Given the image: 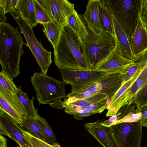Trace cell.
<instances>
[{
	"label": "cell",
	"mask_w": 147,
	"mask_h": 147,
	"mask_svg": "<svg viewBox=\"0 0 147 147\" xmlns=\"http://www.w3.org/2000/svg\"><path fill=\"white\" fill-rule=\"evenodd\" d=\"M53 49L54 62L58 69L73 71L92 69L82 38L67 24L63 27Z\"/></svg>",
	"instance_id": "1"
},
{
	"label": "cell",
	"mask_w": 147,
	"mask_h": 147,
	"mask_svg": "<svg viewBox=\"0 0 147 147\" xmlns=\"http://www.w3.org/2000/svg\"><path fill=\"white\" fill-rule=\"evenodd\" d=\"M21 33L9 24L0 22V63L2 71L13 79L20 74V63L24 52Z\"/></svg>",
	"instance_id": "2"
},
{
	"label": "cell",
	"mask_w": 147,
	"mask_h": 147,
	"mask_svg": "<svg viewBox=\"0 0 147 147\" xmlns=\"http://www.w3.org/2000/svg\"><path fill=\"white\" fill-rule=\"evenodd\" d=\"M105 2L130 43L140 17L142 0H106Z\"/></svg>",
	"instance_id": "3"
},
{
	"label": "cell",
	"mask_w": 147,
	"mask_h": 147,
	"mask_svg": "<svg viewBox=\"0 0 147 147\" xmlns=\"http://www.w3.org/2000/svg\"><path fill=\"white\" fill-rule=\"evenodd\" d=\"M31 82L36 92L39 104H49L51 106L66 97V83L42 73L36 72L31 77Z\"/></svg>",
	"instance_id": "4"
},
{
	"label": "cell",
	"mask_w": 147,
	"mask_h": 147,
	"mask_svg": "<svg viewBox=\"0 0 147 147\" xmlns=\"http://www.w3.org/2000/svg\"><path fill=\"white\" fill-rule=\"evenodd\" d=\"M82 39L85 45L87 60L92 69L106 58L116 46L114 37L104 31L99 35L90 31L87 36Z\"/></svg>",
	"instance_id": "5"
},
{
	"label": "cell",
	"mask_w": 147,
	"mask_h": 147,
	"mask_svg": "<svg viewBox=\"0 0 147 147\" xmlns=\"http://www.w3.org/2000/svg\"><path fill=\"white\" fill-rule=\"evenodd\" d=\"M18 24L20 32L24 35L26 46L30 49L42 74L47 75L52 63L51 53L45 49L36 38L32 28L22 17L18 11L14 10L10 13Z\"/></svg>",
	"instance_id": "6"
},
{
	"label": "cell",
	"mask_w": 147,
	"mask_h": 147,
	"mask_svg": "<svg viewBox=\"0 0 147 147\" xmlns=\"http://www.w3.org/2000/svg\"><path fill=\"white\" fill-rule=\"evenodd\" d=\"M61 72L63 82L71 86V93H76L92 86L103 79L110 72L93 70L73 71L58 69Z\"/></svg>",
	"instance_id": "7"
},
{
	"label": "cell",
	"mask_w": 147,
	"mask_h": 147,
	"mask_svg": "<svg viewBox=\"0 0 147 147\" xmlns=\"http://www.w3.org/2000/svg\"><path fill=\"white\" fill-rule=\"evenodd\" d=\"M142 122H123L112 126V131L120 147H140Z\"/></svg>",
	"instance_id": "8"
},
{
	"label": "cell",
	"mask_w": 147,
	"mask_h": 147,
	"mask_svg": "<svg viewBox=\"0 0 147 147\" xmlns=\"http://www.w3.org/2000/svg\"><path fill=\"white\" fill-rule=\"evenodd\" d=\"M0 109L10 115L19 125L22 123L23 116L27 115L25 108L17 95L0 85Z\"/></svg>",
	"instance_id": "9"
},
{
	"label": "cell",
	"mask_w": 147,
	"mask_h": 147,
	"mask_svg": "<svg viewBox=\"0 0 147 147\" xmlns=\"http://www.w3.org/2000/svg\"><path fill=\"white\" fill-rule=\"evenodd\" d=\"M134 63L135 61L123 57L115 49L106 58L93 67L92 70L125 75Z\"/></svg>",
	"instance_id": "10"
},
{
	"label": "cell",
	"mask_w": 147,
	"mask_h": 147,
	"mask_svg": "<svg viewBox=\"0 0 147 147\" xmlns=\"http://www.w3.org/2000/svg\"><path fill=\"white\" fill-rule=\"evenodd\" d=\"M142 70L138 71L131 78L123 84L113 96L108 100L107 117L117 115L119 110L125 106L128 102L130 90L138 79Z\"/></svg>",
	"instance_id": "11"
},
{
	"label": "cell",
	"mask_w": 147,
	"mask_h": 147,
	"mask_svg": "<svg viewBox=\"0 0 147 147\" xmlns=\"http://www.w3.org/2000/svg\"><path fill=\"white\" fill-rule=\"evenodd\" d=\"M84 127L104 147H120L112 131V126L102 125L99 120L92 123H86Z\"/></svg>",
	"instance_id": "12"
},
{
	"label": "cell",
	"mask_w": 147,
	"mask_h": 147,
	"mask_svg": "<svg viewBox=\"0 0 147 147\" xmlns=\"http://www.w3.org/2000/svg\"><path fill=\"white\" fill-rule=\"evenodd\" d=\"M99 0H89L83 15L90 30L93 34L98 35L101 34L103 31L99 15Z\"/></svg>",
	"instance_id": "13"
},
{
	"label": "cell",
	"mask_w": 147,
	"mask_h": 147,
	"mask_svg": "<svg viewBox=\"0 0 147 147\" xmlns=\"http://www.w3.org/2000/svg\"><path fill=\"white\" fill-rule=\"evenodd\" d=\"M52 15L60 26L67 24L69 17L74 13V4L67 0H49Z\"/></svg>",
	"instance_id": "14"
},
{
	"label": "cell",
	"mask_w": 147,
	"mask_h": 147,
	"mask_svg": "<svg viewBox=\"0 0 147 147\" xmlns=\"http://www.w3.org/2000/svg\"><path fill=\"white\" fill-rule=\"evenodd\" d=\"M112 17L116 43V50L123 57L134 61L135 58L127 35L119 24L112 15Z\"/></svg>",
	"instance_id": "15"
},
{
	"label": "cell",
	"mask_w": 147,
	"mask_h": 147,
	"mask_svg": "<svg viewBox=\"0 0 147 147\" xmlns=\"http://www.w3.org/2000/svg\"><path fill=\"white\" fill-rule=\"evenodd\" d=\"M124 76L121 74H111L93 85L97 92L106 94L109 100L121 86Z\"/></svg>",
	"instance_id": "16"
},
{
	"label": "cell",
	"mask_w": 147,
	"mask_h": 147,
	"mask_svg": "<svg viewBox=\"0 0 147 147\" xmlns=\"http://www.w3.org/2000/svg\"><path fill=\"white\" fill-rule=\"evenodd\" d=\"M130 44L135 60L147 49V27L142 21L141 16L134 32Z\"/></svg>",
	"instance_id": "17"
},
{
	"label": "cell",
	"mask_w": 147,
	"mask_h": 147,
	"mask_svg": "<svg viewBox=\"0 0 147 147\" xmlns=\"http://www.w3.org/2000/svg\"><path fill=\"white\" fill-rule=\"evenodd\" d=\"M0 123L2 124L13 138L22 147H31L25 140L21 128L14 119L0 109Z\"/></svg>",
	"instance_id": "18"
},
{
	"label": "cell",
	"mask_w": 147,
	"mask_h": 147,
	"mask_svg": "<svg viewBox=\"0 0 147 147\" xmlns=\"http://www.w3.org/2000/svg\"><path fill=\"white\" fill-rule=\"evenodd\" d=\"M143 67L138 79L130 89L127 103H134L138 92L147 85V49L141 55Z\"/></svg>",
	"instance_id": "19"
},
{
	"label": "cell",
	"mask_w": 147,
	"mask_h": 147,
	"mask_svg": "<svg viewBox=\"0 0 147 147\" xmlns=\"http://www.w3.org/2000/svg\"><path fill=\"white\" fill-rule=\"evenodd\" d=\"M34 2L38 24H42L55 21L49 0H34Z\"/></svg>",
	"instance_id": "20"
},
{
	"label": "cell",
	"mask_w": 147,
	"mask_h": 147,
	"mask_svg": "<svg viewBox=\"0 0 147 147\" xmlns=\"http://www.w3.org/2000/svg\"><path fill=\"white\" fill-rule=\"evenodd\" d=\"M16 9L32 28L37 25L34 0H19Z\"/></svg>",
	"instance_id": "21"
},
{
	"label": "cell",
	"mask_w": 147,
	"mask_h": 147,
	"mask_svg": "<svg viewBox=\"0 0 147 147\" xmlns=\"http://www.w3.org/2000/svg\"><path fill=\"white\" fill-rule=\"evenodd\" d=\"M99 10L103 31L115 37L112 15L107 7L105 0H100Z\"/></svg>",
	"instance_id": "22"
},
{
	"label": "cell",
	"mask_w": 147,
	"mask_h": 147,
	"mask_svg": "<svg viewBox=\"0 0 147 147\" xmlns=\"http://www.w3.org/2000/svg\"><path fill=\"white\" fill-rule=\"evenodd\" d=\"M42 25L44 34L54 49L59 40L63 27L55 21Z\"/></svg>",
	"instance_id": "23"
},
{
	"label": "cell",
	"mask_w": 147,
	"mask_h": 147,
	"mask_svg": "<svg viewBox=\"0 0 147 147\" xmlns=\"http://www.w3.org/2000/svg\"><path fill=\"white\" fill-rule=\"evenodd\" d=\"M68 25L81 38L85 37L88 34L86 24L82 17L75 10L68 18L67 22Z\"/></svg>",
	"instance_id": "24"
},
{
	"label": "cell",
	"mask_w": 147,
	"mask_h": 147,
	"mask_svg": "<svg viewBox=\"0 0 147 147\" xmlns=\"http://www.w3.org/2000/svg\"><path fill=\"white\" fill-rule=\"evenodd\" d=\"M35 120L37 126L45 137L46 142L51 145L57 143L53 131L47 121L39 115L35 119Z\"/></svg>",
	"instance_id": "25"
},
{
	"label": "cell",
	"mask_w": 147,
	"mask_h": 147,
	"mask_svg": "<svg viewBox=\"0 0 147 147\" xmlns=\"http://www.w3.org/2000/svg\"><path fill=\"white\" fill-rule=\"evenodd\" d=\"M19 127L26 130L36 138L46 142V140L37 126L35 119L27 115L23 116L22 122Z\"/></svg>",
	"instance_id": "26"
},
{
	"label": "cell",
	"mask_w": 147,
	"mask_h": 147,
	"mask_svg": "<svg viewBox=\"0 0 147 147\" xmlns=\"http://www.w3.org/2000/svg\"><path fill=\"white\" fill-rule=\"evenodd\" d=\"M17 95L25 108L27 115L36 119L38 115L37 109L35 108L33 104L34 97H33L32 99H29L27 93L23 92L21 86L17 88Z\"/></svg>",
	"instance_id": "27"
},
{
	"label": "cell",
	"mask_w": 147,
	"mask_h": 147,
	"mask_svg": "<svg viewBox=\"0 0 147 147\" xmlns=\"http://www.w3.org/2000/svg\"><path fill=\"white\" fill-rule=\"evenodd\" d=\"M63 107L65 108L64 111L65 113L73 115L74 118L78 120H82L86 117L98 113L96 111L87 109L85 107L71 104L65 105Z\"/></svg>",
	"instance_id": "28"
},
{
	"label": "cell",
	"mask_w": 147,
	"mask_h": 147,
	"mask_svg": "<svg viewBox=\"0 0 147 147\" xmlns=\"http://www.w3.org/2000/svg\"><path fill=\"white\" fill-rule=\"evenodd\" d=\"M21 129L25 140L31 147H61L58 143L49 144L35 137L26 130L21 128Z\"/></svg>",
	"instance_id": "29"
},
{
	"label": "cell",
	"mask_w": 147,
	"mask_h": 147,
	"mask_svg": "<svg viewBox=\"0 0 147 147\" xmlns=\"http://www.w3.org/2000/svg\"><path fill=\"white\" fill-rule=\"evenodd\" d=\"M136 107L135 105H131L127 114L115 122L113 125L121 123H131L141 120L142 119V113L137 110Z\"/></svg>",
	"instance_id": "30"
},
{
	"label": "cell",
	"mask_w": 147,
	"mask_h": 147,
	"mask_svg": "<svg viewBox=\"0 0 147 147\" xmlns=\"http://www.w3.org/2000/svg\"><path fill=\"white\" fill-rule=\"evenodd\" d=\"M107 98L108 96L106 94L98 92L97 94L92 97L84 99L76 100L69 104L85 107L100 102Z\"/></svg>",
	"instance_id": "31"
},
{
	"label": "cell",
	"mask_w": 147,
	"mask_h": 147,
	"mask_svg": "<svg viewBox=\"0 0 147 147\" xmlns=\"http://www.w3.org/2000/svg\"><path fill=\"white\" fill-rule=\"evenodd\" d=\"M0 85L5 89L17 95V88L11 79L3 71L0 72Z\"/></svg>",
	"instance_id": "32"
},
{
	"label": "cell",
	"mask_w": 147,
	"mask_h": 147,
	"mask_svg": "<svg viewBox=\"0 0 147 147\" xmlns=\"http://www.w3.org/2000/svg\"><path fill=\"white\" fill-rule=\"evenodd\" d=\"M19 0H0V7L5 14L12 12L16 9Z\"/></svg>",
	"instance_id": "33"
},
{
	"label": "cell",
	"mask_w": 147,
	"mask_h": 147,
	"mask_svg": "<svg viewBox=\"0 0 147 147\" xmlns=\"http://www.w3.org/2000/svg\"><path fill=\"white\" fill-rule=\"evenodd\" d=\"M108 98L94 104L85 107L87 109L96 111L98 113H102L105 109H107L108 105Z\"/></svg>",
	"instance_id": "34"
},
{
	"label": "cell",
	"mask_w": 147,
	"mask_h": 147,
	"mask_svg": "<svg viewBox=\"0 0 147 147\" xmlns=\"http://www.w3.org/2000/svg\"><path fill=\"white\" fill-rule=\"evenodd\" d=\"M147 102V85L138 92L134 105L136 107Z\"/></svg>",
	"instance_id": "35"
},
{
	"label": "cell",
	"mask_w": 147,
	"mask_h": 147,
	"mask_svg": "<svg viewBox=\"0 0 147 147\" xmlns=\"http://www.w3.org/2000/svg\"><path fill=\"white\" fill-rule=\"evenodd\" d=\"M121 114V113L119 112L117 113L115 115L111 116L108 120H106L103 122L101 121V124L103 126L107 127L112 126L115 122L118 120V117Z\"/></svg>",
	"instance_id": "36"
},
{
	"label": "cell",
	"mask_w": 147,
	"mask_h": 147,
	"mask_svg": "<svg viewBox=\"0 0 147 147\" xmlns=\"http://www.w3.org/2000/svg\"><path fill=\"white\" fill-rule=\"evenodd\" d=\"M136 108L142 113V119L141 121L142 123L147 119V102L137 107Z\"/></svg>",
	"instance_id": "37"
},
{
	"label": "cell",
	"mask_w": 147,
	"mask_h": 147,
	"mask_svg": "<svg viewBox=\"0 0 147 147\" xmlns=\"http://www.w3.org/2000/svg\"><path fill=\"white\" fill-rule=\"evenodd\" d=\"M0 134L7 136L13 140V138L7 131L5 127L1 123H0Z\"/></svg>",
	"instance_id": "38"
},
{
	"label": "cell",
	"mask_w": 147,
	"mask_h": 147,
	"mask_svg": "<svg viewBox=\"0 0 147 147\" xmlns=\"http://www.w3.org/2000/svg\"><path fill=\"white\" fill-rule=\"evenodd\" d=\"M141 18L143 24L147 27V11L142 9Z\"/></svg>",
	"instance_id": "39"
},
{
	"label": "cell",
	"mask_w": 147,
	"mask_h": 147,
	"mask_svg": "<svg viewBox=\"0 0 147 147\" xmlns=\"http://www.w3.org/2000/svg\"><path fill=\"white\" fill-rule=\"evenodd\" d=\"M6 139L1 135H0V147H7Z\"/></svg>",
	"instance_id": "40"
},
{
	"label": "cell",
	"mask_w": 147,
	"mask_h": 147,
	"mask_svg": "<svg viewBox=\"0 0 147 147\" xmlns=\"http://www.w3.org/2000/svg\"><path fill=\"white\" fill-rule=\"evenodd\" d=\"M0 21L1 22H5L7 21V18L5 17V14L2 9L0 7Z\"/></svg>",
	"instance_id": "41"
},
{
	"label": "cell",
	"mask_w": 147,
	"mask_h": 147,
	"mask_svg": "<svg viewBox=\"0 0 147 147\" xmlns=\"http://www.w3.org/2000/svg\"><path fill=\"white\" fill-rule=\"evenodd\" d=\"M142 9L147 11V0H142Z\"/></svg>",
	"instance_id": "42"
},
{
	"label": "cell",
	"mask_w": 147,
	"mask_h": 147,
	"mask_svg": "<svg viewBox=\"0 0 147 147\" xmlns=\"http://www.w3.org/2000/svg\"><path fill=\"white\" fill-rule=\"evenodd\" d=\"M17 147H22L20 145H19V146H17Z\"/></svg>",
	"instance_id": "43"
}]
</instances>
